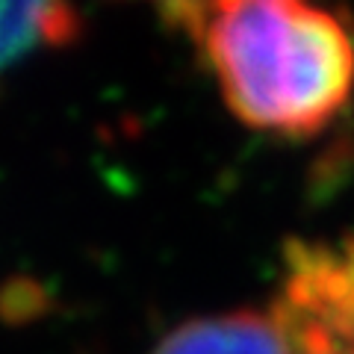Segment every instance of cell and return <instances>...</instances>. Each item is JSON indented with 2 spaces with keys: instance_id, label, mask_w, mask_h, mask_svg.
<instances>
[{
  "instance_id": "1",
  "label": "cell",
  "mask_w": 354,
  "mask_h": 354,
  "mask_svg": "<svg viewBox=\"0 0 354 354\" xmlns=\"http://www.w3.org/2000/svg\"><path fill=\"white\" fill-rule=\"evenodd\" d=\"M162 15L186 30L251 130L316 136L354 92V39L316 0H165Z\"/></svg>"
},
{
  "instance_id": "2",
  "label": "cell",
  "mask_w": 354,
  "mask_h": 354,
  "mask_svg": "<svg viewBox=\"0 0 354 354\" xmlns=\"http://www.w3.org/2000/svg\"><path fill=\"white\" fill-rule=\"evenodd\" d=\"M274 310L354 342V236L334 245H292Z\"/></svg>"
},
{
  "instance_id": "3",
  "label": "cell",
  "mask_w": 354,
  "mask_h": 354,
  "mask_svg": "<svg viewBox=\"0 0 354 354\" xmlns=\"http://www.w3.org/2000/svg\"><path fill=\"white\" fill-rule=\"evenodd\" d=\"M151 354H292L278 310H227L186 319Z\"/></svg>"
},
{
  "instance_id": "4",
  "label": "cell",
  "mask_w": 354,
  "mask_h": 354,
  "mask_svg": "<svg viewBox=\"0 0 354 354\" xmlns=\"http://www.w3.org/2000/svg\"><path fill=\"white\" fill-rule=\"evenodd\" d=\"M77 30L71 0H0V77L41 50L68 48Z\"/></svg>"
},
{
  "instance_id": "5",
  "label": "cell",
  "mask_w": 354,
  "mask_h": 354,
  "mask_svg": "<svg viewBox=\"0 0 354 354\" xmlns=\"http://www.w3.org/2000/svg\"><path fill=\"white\" fill-rule=\"evenodd\" d=\"M281 319L286 325V334H290L292 354H354V342L346 337H337L316 325L292 322V319H286V316H281Z\"/></svg>"
},
{
  "instance_id": "6",
  "label": "cell",
  "mask_w": 354,
  "mask_h": 354,
  "mask_svg": "<svg viewBox=\"0 0 354 354\" xmlns=\"http://www.w3.org/2000/svg\"><path fill=\"white\" fill-rule=\"evenodd\" d=\"M157 3H160V6H162V3H165V0H157Z\"/></svg>"
}]
</instances>
